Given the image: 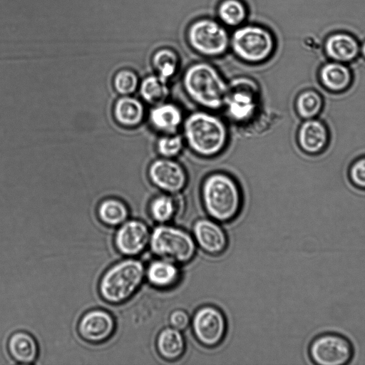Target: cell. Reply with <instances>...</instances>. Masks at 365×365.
<instances>
[{
  "label": "cell",
  "instance_id": "cell-33",
  "mask_svg": "<svg viewBox=\"0 0 365 365\" xmlns=\"http://www.w3.org/2000/svg\"><path fill=\"white\" fill-rule=\"evenodd\" d=\"M360 56L365 59V39L360 44Z\"/></svg>",
  "mask_w": 365,
  "mask_h": 365
},
{
  "label": "cell",
  "instance_id": "cell-23",
  "mask_svg": "<svg viewBox=\"0 0 365 365\" xmlns=\"http://www.w3.org/2000/svg\"><path fill=\"white\" fill-rule=\"evenodd\" d=\"M323 107V97L314 88H309L303 90L297 95L294 101L296 113L304 120L314 118L319 115Z\"/></svg>",
  "mask_w": 365,
  "mask_h": 365
},
{
  "label": "cell",
  "instance_id": "cell-7",
  "mask_svg": "<svg viewBox=\"0 0 365 365\" xmlns=\"http://www.w3.org/2000/svg\"><path fill=\"white\" fill-rule=\"evenodd\" d=\"M186 36L192 50L206 57H219L230 48V36L226 27L210 18L192 21L187 28Z\"/></svg>",
  "mask_w": 365,
  "mask_h": 365
},
{
  "label": "cell",
  "instance_id": "cell-16",
  "mask_svg": "<svg viewBox=\"0 0 365 365\" xmlns=\"http://www.w3.org/2000/svg\"><path fill=\"white\" fill-rule=\"evenodd\" d=\"M297 142L300 149L308 154L322 152L329 142V130L321 119L304 120L298 126Z\"/></svg>",
  "mask_w": 365,
  "mask_h": 365
},
{
  "label": "cell",
  "instance_id": "cell-13",
  "mask_svg": "<svg viewBox=\"0 0 365 365\" xmlns=\"http://www.w3.org/2000/svg\"><path fill=\"white\" fill-rule=\"evenodd\" d=\"M360 41L346 31H335L324 39L322 51L327 60L349 64L360 56Z\"/></svg>",
  "mask_w": 365,
  "mask_h": 365
},
{
  "label": "cell",
  "instance_id": "cell-3",
  "mask_svg": "<svg viewBox=\"0 0 365 365\" xmlns=\"http://www.w3.org/2000/svg\"><path fill=\"white\" fill-rule=\"evenodd\" d=\"M183 133L190 149L205 157L220 153L227 140V130L224 122L206 111L190 114L183 123Z\"/></svg>",
  "mask_w": 365,
  "mask_h": 365
},
{
  "label": "cell",
  "instance_id": "cell-25",
  "mask_svg": "<svg viewBox=\"0 0 365 365\" xmlns=\"http://www.w3.org/2000/svg\"><path fill=\"white\" fill-rule=\"evenodd\" d=\"M152 63L157 75L168 81L178 70L180 58L174 49L163 47L154 53Z\"/></svg>",
  "mask_w": 365,
  "mask_h": 365
},
{
  "label": "cell",
  "instance_id": "cell-6",
  "mask_svg": "<svg viewBox=\"0 0 365 365\" xmlns=\"http://www.w3.org/2000/svg\"><path fill=\"white\" fill-rule=\"evenodd\" d=\"M149 245L158 258L176 264L190 262L197 249L192 235L183 229L168 224H159L152 230Z\"/></svg>",
  "mask_w": 365,
  "mask_h": 365
},
{
  "label": "cell",
  "instance_id": "cell-17",
  "mask_svg": "<svg viewBox=\"0 0 365 365\" xmlns=\"http://www.w3.org/2000/svg\"><path fill=\"white\" fill-rule=\"evenodd\" d=\"M317 76L320 84L333 93L346 91L353 81L349 65L332 60H327L320 66Z\"/></svg>",
  "mask_w": 365,
  "mask_h": 365
},
{
  "label": "cell",
  "instance_id": "cell-26",
  "mask_svg": "<svg viewBox=\"0 0 365 365\" xmlns=\"http://www.w3.org/2000/svg\"><path fill=\"white\" fill-rule=\"evenodd\" d=\"M168 81L159 76L151 75L143 80L140 92L143 99L154 104L164 102L169 95Z\"/></svg>",
  "mask_w": 365,
  "mask_h": 365
},
{
  "label": "cell",
  "instance_id": "cell-32",
  "mask_svg": "<svg viewBox=\"0 0 365 365\" xmlns=\"http://www.w3.org/2000/svg\"><path fill=\"white\" fill-rule=\"evenodd\" d=\"M168 321L170 327L182 331L190 324V318L185 310L176 309L170 314Z\"/></svg>",
  "mask_w": 365,
  "mask_h": 365
},
{
  "label": "cell",
  "instance_id": "cell-11",
  "mask_svg": "<svg viewBox=\"0 0 365 365\" xmlns=\"http://www.w3.org/2000/svg\"><path fill=\"white\" fill-rule=\"evenodd\" d=\"M148 175L153 184L168 194L179 193L187 183L185 170L173 158L162 157L153 161Z\"/></svg>",
  "mask_w": 365,
  "mask_h": 365
},
{
  "label": "cell",
  "instance_id": "cell-2",
  "mask_svg": "<svg viewBox=\"0 0 365 365\" xmlns=\"http://www.w3.org/2000/svg\"><path fill=\"white\" fill-rule=\"evenodd\" d=\"M202 200L206 212L218 222L236 217L242 206V197L236 182L228 175L215 173L202 182Z\"/></svg>",
  "mask_w": 365,
  "mask_h": 365
},
{
  "label": "cell",
  "instance_id": "cell-30",
  "mask_svg": "<svg viewBox=\"0 0 365 365\" xmlns=\"http://www.w3.org/2000/svg\"><path fill=\"white\" fill-rule=\"evenodd\" d=\"M116 90L122 94H129L134 92L138 86V77L132 71H120L115 78Z\"/></svg>",
  "mask_w": 365,
  "mask_h": 365
},
{
  "label": "cell",
  "instance_id": "cell-20",
  "mask_svg": "<svg viewBox=\"0 0 365 365\" xmlns=\"http://www.w3.org/2000/svg\"><path fill=\"white\" fill-rule=\"evenodd\" d=\"M158 354L165 360L179 359L185 351V341L181 331L172 327L163 329L156 338Z\"/></svg>",
  "mask_w": 365,
  "mask_h": 365
},
{
  "label": "cell",
  "instance_id": "cell-27",
  "mask_svg": "<svg viewBox=\"0 0 365 365\" xmlns=\"http://www.w3.org/2000/svg\"><path fill=\"white\" fill-rule=\"evenodd\" d=\"M149 210L154 221L167 224L175 217L178 206L175 198L166 193L155 197L150 202Z\"/></svg>",
  "mask_w": 365,
  "mask_h": 365
},
{
  "label": "cell",
  "instance_id": "cell-1",
  "mask_svg": "<svg viewBox=\"0 0 365 365\" xmlns=\"http://www.w3.org/2000/svg\"><path fill=\"white\" fill-rule=\"evenodd\" d=\"M182 84L187 96L200 106L212 110L224 106L229 86L212 64H191L184 73Z\"/></svg>",
  "mask_w": 365,
  "mask_h": 365
},
{
  "label": "cell",
  "instance_id": "cell-31",
  "mask_svg": "<svg viewBox=\"0 0 365 365\" xmlns=\"http://www.w3.org/2000/svg\"><path fill=\"white\" fill-rule=\"evenodd\" d=\"M348 173L355 186L365 189V156L355 159L349 165Z\"/></svg>",
  "mask_w": 365,
  "mask_h": 365
},
{
  "label": "cell",
  "instance_id": "cell-29",
  "mask_svg": "<svg viewBox=\"0 0 365 365\" xmlns=\"http://www.w3.org/2000/svg\"><path fill=\"white\" fill-rule=\"evenodd\" d=\"M183 138L175 133L165 134L157 142V150L163 158H173L182 151Z\"/></svg>",
  "mask_w": 365,
  "mask_h": 365
},
{
  "label": "cell",
  "instance_id": "cell-5",
  "mask_svg": "<svg viewBox=\"0 0 365 365\" xmlns=\"http://www.w3.org/2000/svg\"><path fill=\"white\" fill-rule=\"evenodd\" d=\"M230 47L241 61L256 64L272 57L277 48V41L273 33L263 26L242 24L231 35Z\"/></svg>",
  "mask_w": 365,
  "mask_h": 365
},
{
  "label": "cell",
  "instance_id": "cell-15",
  "mask_svg": "<svg viewBox=\"0 0 365 365\" xmlns=\"http://www.w3.org/2000/svg\"><path fill=\"white\" fill-rule=\"evenodd\" d=\"M115 327V320L109 312L103 309H93L82 316L78 329L84 340L96 344L109 339Z\"/></svg>",
  "mask_w": 365,
  "mask_h": 365
},
{
  "label": "cell",
  "instance_id": "cell-8",
  "mask_svg": "<svg viewBox=\"0 0 365 365\" xmlns=\"http://www.w3.org/2000/svg\"><path fill=\"white\" fill-rule=\"evenodd\" d=\"M311 361L317 365H345L354 355L351 341L336 332H324L316 336L308 347Z\"/></svg>",
  "mask_w": 365,
  "mask_h": 365
},
{
  "label": "cell",
  "instance_id": "cell-18",
  "mask_svg": "<svg viewBox=\"0 0 365 365\" xmlns=\"http://www.w3.org/2000/svg\"><path fill=\"white\" fill-rule=\"evenodd\" d=\"M145 277L149 283L159 289H168L180 280L178 264L158 258L152 261L145 269Z\"/></svg>",
  "mask_w": 365,
  "mask_h": 365
},
{
  "label": "cell",
  "instance_id": "cell-10",
  "mask_svg": "<svg viewBox=\"0 0 365 365\" xmlns=\"http://www.w3.org/2000/svg\"><path fill=\"white\" fill-rule=\"evenodd\" d=\"M193 334L199 343L213 347L222 342L227 322L223 313L217 307L206 305L196 310L191 319Z\"/></svg>",
  "mask_w": 365,
  "mask_h": 365
},
{
  "label": "cell",
  "instance_id": "cell-12",
  "mask_svg": "<svg viewBox=\"0 0 365 365\" xmlns=\"http://www.w3.org/2000/svg\"><path fill=\"white\" fill-rule=\"evenodd\" d=\"M150 233L148 225L140 220L125 221L116 232L115 245L125 256H137L149 245Z\"/></svg>",
  "mask_w": 365,
  "mask_h": 365
},
{
  "label": "cell",
  "instance_id": "cell-19",
  "mask_svg": "<svg viewBox=\"0 0 365 365\" xmlns=\"http://www.w3.org/2000/svg\"><path fill=\"white\" fill-rule=\"evenodd\" d=\"M150 120L158 130L165 134L175 133L182 122V113L175 104L164 101L152 108Z\"/></svg>",
  "mask_w": 365,
  "mask_h": 365
},
{
  "label": "cell",
  "instance_id": "cell-22",
  "mask_svg": "<svg viewBox=\"0 0 365 365\" xmlns=\"http://www.w3.org/2000/svg\"><path fill=\"white\" fill-rule=\"evenodd\" d=\"M217 15L225 27L237 28L246 21L248 9L242 0H221L217 7Z\"/></svg>",
  "mask_w": 365,
  "mask_h": 365
},
{
  "label": "cell",
  "instance_id": "cell-14",
  "mask_svg": "<svg viewBox=\"0 0 365 365\" xmlns=\"http://www.w3.org/2000/svg\"><path fill=\"white\" fill-rule=\"evenodd\" d=\"M192 237L196 245L211 255L222 254L227 247V237L218 222L212 218L197 220L192 226Z\"/></svg>",
  "mask_w": 365,
  "mask_h": 365
},
{
  "label": "cell",
  "instance_id": "cell-28",
  "mask_svg": "<svg viewBox=\"0 0 365 365\" xmlns=\"http://www.w3.org/2000/svg\"><path fill=\"white\" fill-rule=\"evenodd\" d=\"M100 220L109 226H118L125 222L128 210L124 203L115 199L104 200L98 207Z\"/></svg>",
  "mask_w": 365,
  "mask_h": 365
},
{
  "label": "cell",
  "instance_id": "cell-9",
  "mask_svg": "<svg viewBox=\"0 0 365 365\" xmlns=\"http://www.w3.org/2000/svg\"><path fill=\"white\" fill-rule=\"evenodd\" d=\"M228 86L224 104L228 115L235 121L247 120L255 114L258 106L255 83L250 78H238Z\"/></svg>",
  "mask_w": 365,
  "mask_h": 365
},
{
  "label": "cell",
  "instance_id": "cell-21",
  "mask_svg": "<svg viewBox=\"0 0 365 365\" xmlns=\"http://www.w3.org/2000/svg\"><path fill=\"white\" fill-rule=\"evenodd\" d=\"M8 350L11 358L20 364H32L38 356V348L35 339L25 331L14 333L8 341Z\"/></svg>",
  "mask_w": 365,
  "mask_h": 365
},
{
  "label": "cell",
  "instance_id": "cell-4",
  "mask_svg": "<svg viewBox=\"0 0 365 365\" xmlns=\"http://www.w3.org/2000/svg\"><path fill=\"white\" fill-rule=\"evenodd\" d=\"M145 277V268L140 260L125 259L115 264L102 276L99 292L108 303L124 302L138 291Z\"/></svg>",
  "mask_w": 365,
  "mask_h": 365
},
{
  "label": "cell",
  "instance_id": "cell-24",
  "mask_svg": "<svg viewBox=\"0 0 365 365\" xmlns=\"http://www.w3.org/2000/svg\"><path fill=\"white\" fill-rule=\"evenodd\" d=\"M115 115L117 120L124 125H137L143 118L144 108L138 100L123 97L115 104Z\"/></svg>",
  "mask_w": 365,
  "mask_h": 365
}]
</instances>
